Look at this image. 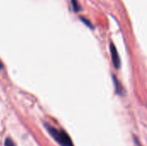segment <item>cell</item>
Instances as JSON below:
<instances>
[{
  "instance_id": "obj_1",
  "label": "cell",
  "mask_w": 147,
  "mask_h": 146,
  "mask_svg": "<svg viewBox=\"0 0 147 146\" xmlns=\"http://www.w3.org/2000/svg\"><path fill=\"white\" fill-rule=\"evenodd\" d=\"M47 131L49 132L50 135L61 146H73L72 142L70 139V137L67 135L66 133L63 132V131H59L56 130L55 128L48 126V125H45Z\"/></svg>"
},
{
  "instance_id": "obj_2",
  "label": "cell",
  "mask_w": 147,
  "mask_h": 146,
  "mask_svg": "<svg viewBox=\"0 0 147 146\" xmlns=\"http://www.w3.org/2000/svg\"><path fill=\"white\" fill-rule=\"evenodd\" d=\"M110 53H111V58H112V62L115 69H119L120 67V58L117 52V50L115 48V46L111 42L110 43Z\"/></svg>"
},
{
  "instance_id": "obj_3",
  "label": "cell",
  "mask_w": 147,
  "mask_h": 146,
  "mask_svg": "<svg viewBox=\"0 0 147 146\" xmlns=\"http://www.w3.org/2000/svg\"><path fill=\"white\" fill-rule=\"evenodd\" d=\"M71 4H72V8H73V9L75 11L79 10V5H78V3L76 0H71Z\"/></svg>"
},
{
  "instance_id": "obj_4",
  "label": "cell",
  "mask_w": 147,
  "mask_h": 146,
  "mask_svg": "<svg viewBox=\"0 0 147 146\" xmlns=\"http://www.w3.org/2000/svg\"><path fill=\"white\" fill-rule=\"evenodd\" d=\"M4 145L5 146H16L15 144L13 143V141L10 139H5V143H4Z\"/></svg>"
}]
</instances>
